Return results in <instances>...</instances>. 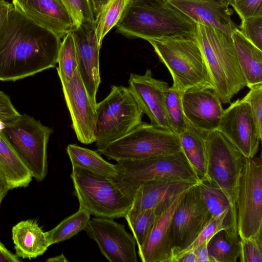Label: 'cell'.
Segmentation results:
<instances>
[{
    "mask_svg": "<svg viewBox=\"0 0 262 262\" xmlns=\"http://www.w3.org/2000/svg\"><path fill=\"white\" fill-rule=\"evenodd\" d=\"M158 214L156 208L147 209L135 213H127L125 218L138 247L145 241Z\"/></svg>",
    "mask_w": 262,
    "mask_h": 262,
    "instance_id": "836d02e7",
    "label": "cell"
},
{
    "mask_svg": "<svg viewBox=\"0 0 262 262\" xmlns=\"http://www.w3.org/2000/svg\"><path fill=\"white\" fill-rule=\"evenodd\" d=\"M207 249L211 262H236L240 251L238 233L220 230L208 241Z\"/></svg>",
    "mask_w": 262,
    "mask_h": 262,
    "instance_id": "83f0119b",
    "label": "cell"
},
{
    "mask_svg": "<svg viewBox=\"0 0 262 262\" xmlns=\"http://www.w3.org/2000/svg\"><path fill=\"white\" fill-rule=\"evenodd\" d=\"M207 243H204L194 249L197 257V262H211L208 251Z\"/></svg>",
    "mask_w": 262,
    "mask_h": 262,
    "instance_id": "b9f144b4",
    "label": "cell"
},
{
    "mask_svg": "<svg viewBox=\"0 0 262 262\" xmlns=\"http://www.w3.org/2000/svg\"><path fill=\"white\" fill-rule=\"evenodd\" d=\"M61 43L13 7L0 28V81H16L55 67Z\"/></svg>",
    "mask_w": 262,
    "mask_h": 262,
    "instance_id": "6da1fadb",
    "label": "cell"
},
{
    "mask_svg": "<svg viewBox=\"0 0 262 262\" xmlns=\"http://www.w3.org/2000/svg\"><path fill=\"white\" fill-rule=\"evenodd\" d=\"M129 0H108L95 18L96 34L99 45L119 21Z\"/></svg>",
    "mask_w": 262,
    "mask_h": 262,
    "instance_id": "f546056e",
    "label": "cell"
},
{
    "mask_svg": "<svg viewBox=\"0 0 262 262\" xmlns=\"http://www.w3.org/2000/svg\"><path fill=\"white\" fill-rule=\"evenodd\" d=\"M198 186L211 216H219L226 211L236 213V208L231 205L226 195L217 186L207 181H201Z\"/></svg>",
    "mask_w": 262,
    "mask_h": 262,
    "instance_id": "1f68e13d",
    "label": "cell"
},
{
    "mask_svg": "<svg viewBox=\"0 0 262 262\" xmlns=\"http://www.w3.org/2000/svg\"><path fill=\"white\" fill-rule=\"evenodd\" d=\"M118 173L112 179L132 199L143 183L161 178H177L201 182L182 150L178 152L137 160H119Z\"/></svg>",
    "mask_w": 262,
    "mask_h": 262,
    "instance_id": "52a82bcc",
    "label": "cell"
},
{
    "mask_svg": "<svg viewBox=\"0 0 262 262\" xmlns=\"http://www.w3.org/2000/svg\"><path fill=\"white\" fill-rule=\"evenodd\" d=\"M13 8L60 39L74 27L72 17L61 0H12Z\"/></svg>",
    "mask_w": 262,
    "mask_h": 262,
    "instance_id": "d6986e66",
    "label": "cell"
},
{
    "mask_svg": "<svg viewBox=\"0 0 262 262\" xmlns=\"http://www.w3.org/2000/svg\"><path fill=\"white\" fill-rule=\"evenodd\" d=\"M18 257L9 251L0 242V262H19Z\"/></svg>",
    "mask_w": 262,
    "mask_h": 262,
    "instance_id": "60d3db41",
    "label": "cell"
},
{
    "mask_svg": "<svg viewBox=\"0 0 262 262\" xmlns=\"http://www.w3.org/2000/svg\"><path fill=\"white\" fill-rule=\"evenodd\" d=\"M243 98L249 104L258 132L262 136V83L251 86Z\"/></svg>",
    "mask_w": 262,
    "mask_h": 262,
    "instance_id": "74e56055",
    "label": "cell"
},
{
    "mask_svg": "<svg viewBox=\"0 0 262 262\" xmlns=\"http://www.w3.org/2000/svg\"><path fill=\"white\" fill-rule=\"evenodd\" d=\"M169 87L167 82L154 78L150 69L142 75L131 73L128 79V89L143 114L149 118L150 124L173 132L168 123L164 105L165 92Z\"/></svg>",
    "mask_w": 262,
    "mask_h": 262,
    "instance_id": "e0dca14e",
    "label": "cell"
},
{
    "mask_svg": "<svg viewBox=\"0 0 262 262\" xmlns=\"http://www.w3.org/2000/svg\"><path fill=\"white\" fill-rule=\"evenodd\" d=\"M13 7L12 4L5 0L0 1V28L6 19L9 11Z\"/></svg>",
    "mask_w": 262,
    "mask_h": 262,
    "instance_id": "7bdbcfd3",
    "label": "cell"
},
{
    "mask_svg": "<svg viewBox=\"0 0 262 262\" xmlns=\"http://www.w3.org/2000/svg\"><path fill=\"white\" fill-rule=\"evenodd\" d=\"M197 27L196 39L213 82V92L222 104L231 103L234 95L247 86L231 35L202 24Z\"/></svg>",
    "mask_w": 262,
    "mask_h": 262,
    "instance_id": "277c9868",
    "label": "cell"
},
{
    "mask_svg": "<svg viewBox=\"0 0 262 262\" xmlns=\"http://www.w3.org/2000/svg\"><path fill=\"white\" fill-rule=\"evenodd\" d=\"M182 150L179 136L142 122L125 136L97 149L110 160H137Z\"/></svg>",
    "mask_w": 262,
    "mask_h": 262,
    "instance_id": "9c48e42d",
    "label": "cell"
},
{
    "mask_svg": "<svg viewBox=\"0 0 262 262\" xmlns=\"http://www.w3.org/2000/svg\"><path fill=\"white\" fill-rule=\"evenodd\" d=\"M61 82L72 127L78 140L84 144L94 143L96 106L87 92L77 69L69 82Z\"/></svg>",
    "mask_w": 262,
    "mask_h": 262,
    "instance_id": "2e32d148",
    "label": "cell"
},
{
    "mask_svg": "<svg viewBox=\"0 0 262 262\" xmlns=\"http://www.w3.org/2000/svg\"><path fill=\"white\" fill-rule=\"evenodd\" d=\"M47 261L50 262H64L68 261L69 260L66 258L63 254H61L55 257H51L47 259Z\"/></svg>",
    "mask_w": 262,
    "mask_h": 262,
    "instance_id": "7dc6e473",
    "label": "cell"
},
{
    "mask_svg": "<svg viewBox=\"0 0 262 262\" xmlns=\"http://www.w3.org/2000/svg\"><path fill=\"white\" fill-rule=\"evenodd\" d=\"M90 213L82 207L51 230L46 232L50 246L67 240L85 230L91 219Z\"/></svg>",
    "mask_w": 262,
    "mask_h": 262,
    "instance_id": "f1b7e54d",
    "label": "cell"
},
{
    "mask_svg": "<svg viewBox=\"0 0 262 262\" xmlns=\"http://www.w3.org/2000/svg\"><path fill=\"white\" fill-rule=\"evenodd\" d=\"M66 149L72 167H80L110 179L118 174L115 164L107 162L94 150L76 144H69Z\"/></svg>",
    "mask_w": 262,
    "mask_h": 262,
    "instance_id": "4316f807",
    "label": "cell"
},
{
    "mask_svg": "<svg viewBox=\"0 0 262 262\" xmlns=\"http://www.w3.org/2000/svg\"><path fill=\"white\" fill-rule=\"evenodd\" d=\"M94 131L97 149L125 136L142 122L143 113L128 88L112 85L96 106Z\"/></svg>",
    "mask_w": 262,
    "mask_h": 262,
    "instance_id": "5b68a950",
    "label": "cell"
},
{
    "mask_svg": "<svg viewBox=\"0 0 262 262\" xmlns=\"http://www.w3.org/2000/svg\"><path fill=\"white\" fill-rule=\"evenodd\" d=\"M209 182L220 188L236 208L238 183L246 158L218 129L206 135Z\"/></svg>",
    "mask_w": 262,
    "mask_h": 262,
    "instance_id": "30bf717a",
    "label": "cell"
},
{
    "mask_svg": "<svg viewBox=\"0 0 262 262\" xmlns=\"http://www.w3.org/2000/svg\"><path fill=\"white\" fill-rule=\"evenodd\" d=\"M20 114L13 105L10 98L4 92L0 91V120L9 122L18 117Z\"/></svg>",
    "mask_w": 262,
    "mask_h": 262,
    "instance_id": "ab89813d",
    "label": "cell"
},
{
    "mask_svg": "<svg viewBox=\"0 0 262 262\" xmlns=\"http://www.w3.org/2000/svg\"><path fill=\"white\" fill-rule=\"evenodd\" d=\"M240 239L262 231V158H246L238 183L235 203Z\"/></svg>",
    "mask_w": 262,
    "mask_h": 262,
    "instance_id": "8fae6325",
    "label": "cell"
},
{
    "mask_svg": "<svg viewBox=\"0 0 262 262\" xmlns=\"http://www.w3.org/2000/svg\"><path fill=\"white\" fill-rule=\"evenodd\" d=\"M185 116L190 125L205 134L218 129L224 109L218 96L208 89H192L182 95Z\"/></svg>",
    "mask_w": 262,
    "mask_h": 262,
    "instance_id": "ffe728a7",
    "label": "cell"
},
{
    "mask_svg": "<svg viewBox=\"0 0 262 262\" xmlns=\"http://www.w3.org/2000/svg\"><path fill=\"white\" fill-rule=\"evenodd\" d=\"M201 182L177 178H161L145 182L136 189L132 207L127 213L156 208L159 215L180 194Z\"/></svg>",
    "mask_w": 262,
    "mask_h": 262,
    "instance_id": "ac0fdd59",
    "label": "cell"
},
{
    "mask_svg": "<svg viewBox=\"0 0 262 262\" xmlns=\"http://www.w3.org/2000/svg\"><path fill=\"white\" fill-rule=\"evenodd\" d=\"M122 35L147 40L170 37L196 39L197 24L168 0H129L116 25Z\"/></svg>",
    "mask_w": 262,
    "mask_h": 262,
    "instance_id": "7a4b0ae2",
    "label": "cell"
},
{
    "mask_svg": "<svg viewBox=\"0 0 262 262\" xmlns=\"http://www.w3.org/2000/svg\"><path fill=\"white\" fill-rule=\"evenodd\" d=\"M246 158L256 155L261 140L249 104L243 98L224 110L217 129Z\"/></svg>",
    "mask_w": 262,
    "mask_h": 262,
    "instance_id": "5bb4252c",
    "label": "cell"
},
{
    "mask_svg": "<svg viewBox=\"0 0 262 262\" xmlns=\"http://www.w3.org/2000/svg\"><path fill=\"white\" fill-rule=\"evenodd\" d=\"M174 262H197L195 249L188 251L176 258Z\"/></svg>",
    "mask_w": 262,
    "mask_h": 262,
    "instance_id": "f6af8a7d",
    "label": "cell"
},
{
    "mask_svg": "<svg viewBox=\"0 0 262 262\" xmlns=\"http://www.w3.org/2000/svg\"><path fill=\"white\" fill-rule=\"evenodd\" d=\"M262 231L248 238L240 239L241 262H262Z\"/></svg>",
    "mask_w": 262,
    "mask_h": 262,
    "instance_id": "d590c367",
    "label": "cell"
},
{
    "mask_svg": "<svg viewBox=\"0 0 262 262\" xmlns=\"http://www.w3.org/2000/svg\"><path fill=\"white\" fill-rule=\"evenodd\" d=\"M5 124L4 122L0 120V132H1L5 127Z\"/></svg>",
    "mask_w": 262,
    "mask_h": 262,
    "instance_id": "c3c4849f",
    "label": "cell"
},
{
    "mask_svg": "<svg viewBox=\"0 0 262 262\" xmlns=\"http://www.w3.org/2000/svg\"><path fill=\"white\" fill-rule=\"evenodd\" d=\"M167 68L172 85L181 92L192 89L213 91L214 86L202 51L194 38L170 37L147 40Z\"/></svg>",
    "mask_w": 262,
    "mask_h": 262,
    "instance_id": "3957f363",
    "label": "cell"
},
{
    "mask_svg": "<svg viewBox=\"0 0 262 262\" xmlns=\"http://www.w3.org/2000/svg\"><path fill=\"white\" fill-rule=\"evenodd\" d=\"M16 255L23 258H34L42 255L50 246L46 232L36 221H22L12 229Z\"/></svg>",
    "mask_w": 262,
    "mask_h": 262,
    "instance_id": "603a6c76",
    "label": "cell"
},
{
    "mask_svg": "<svg viewBox=\"0 0 262 262\" xmlns=\"http://www.w3.org/2000/svg\"><path fill=\"white\" fill-rule=\"evenodd\" d=\"M77 58V70L87 92L96 106V95L101 78L99 72V45L95 23H83L71 31Z\"/></svg>",
    "mask_w": 262,
    "mask_h": 262,
    "instance_id": "9a60e30c",
    "label": "cell"
},
{
    "mask_svg": "<svg viewBox=\"0 0 262 262\" xmlns=\"http://www.w3.org/2000/svg\"><path fill=\"white\" fill-rule=\"evenodd\" d=\"M187 191L157 215L144 244L138 247V255L142 261L171 262L172 247L169 238L170 224L179 203Z\"/></svg>",
    "mask_w": 262,
    "mask_h": 262,
    "instance_id": "7402d4cb",
    "label": "cell"
},
{
    "mask_svg": "<svg viewBox=\"0 0 262 262\" xmlns=\"http://www.w3.org/2000/svg\"><path fill=\"white\" fill-rule=\"evenodd\" d=\"M198 185L186 192L172 215L169 232L172 255L189 245L211 217Z\"/></svg>",
    "mask_w": 262,
    "mask_h": 262,
    "instance_id": "7c38bea8",
    "label": "cell"
},
{
    "mask_svg": "<svg viewBox=\"0 0 262 262\" xmlns=\"http://www.w3.org/2000/svg\"><path fill=\"white\" fill-rule=\"evenodd\" d=\"M238 30L252 43L262 50V16L241 19Z\"/></svg>",
    "mask_w": 262,
    "mask_h": 262,
    "instance_id": "8d00e7d4",
    "label": "cell"
},
{
    "mask_svg": "<svg viewBox=\"0 0 262 262\" xmlns=\"http://www.w3.org/2000/svg\"><path fill=\"white\" fill-rule=\"evenodd\" d=\"M85 230L109 261H138L136 240L123 224L112 219L96 217L90 220Z\"/></svg>",
    "mask_w": 262,
    "mask_h": 262,
    "instance_id": "4fadbf2b",
    "label": "cell"
},
{
    "mask_svg": "<svg viewBox=\"0 0 262 262\" xmlns=\"http://www.w3.org/2000/svg\"><path fill=\"white\" fill-rule=\"evenodd\" d=\"M196 24L214 27L231 35L238 29L231 18L229 0H168Z\"/></svg>",
    "mask_w": 262,
    "mask_h": 262,
    "instance_id": "44dd1931",
    "label": "cell"
},
{
    "mask_svg": "<svg viewBox=\"0 0 262 262\" xmlns=\"http://www.w3.org/2000/svg\"><path fill=\"white\" fill-rule=\"evenodd\" d=\"M231 37L247 86L262 83V50L249 41L238 29L232 32Z\"/></svg>",
    "mask_w": 262,
    "mask_h": 262,
    "instance_id": "cb8c5ba5",
    "label": "cell"
},
{
    "mask_svg": "<svg viewBox=\"0 0 262 262\" xmlns=\"http://www.w3.org/2000/svg\"><path fill=\"white\" fill-rule=\"evenodd\" d=\"M9 190L10 188L9 183L0 169V207L3 199Z\"/></svg>",
    "mask_w": 262,
    "mask_h": 262,
    "instance_id": "ee69618b",
    "label": "cell"
},
{
    "mask_svg": "<svg viewBox=\"0 0 262 262\" xmlns=\"http://www.w3.org/2000/svg\"><path fill=\"white\" fill-rule=\"evenodd\" d=\"M71 178L79 207L96 217H124L133 199L114 182L83 168L72 167Z\"/></svg>",
    "mask_w": 262,
    "mask_h": 262,
    "instance_id": "8992f818",
    "label": "cell"
},
{
    "mask_svg": "<svg viewBox=\"0 0 262 262\" xmlns=\"http://www.w3.org/2000/svg\"><path fill=\"white\" fill-rule=\"evenodd\" d=\"M0 169L6 177L10 189L26 187L32 176L0 132Z\"/></svg>",
    "mask_w": 262,
    "mask_h": 262,
    "instance_id": "484cf974",
    "label": "cell"
},
{
    "mask_svg": "<svg viewBox=\"0 0 262 262\" xmlns=\"http://www.w3.org/2000/svg\"><path fill=\"white\" fill-rule=\"evenodd\" d=\"M230 5L241 19L262 16V0H230Z\"/></svg>",
    "mask_w": 262,
    "mask_h": 262,
    "instance_id": "f35d334b",
    "label": "cell"
},
{
    "mask_svg": "<svg viewBox=\"0 0 262 262\" xmlns=\"http://www.w3.org/2000/svg\"><path fill=\"white\" fill-rule=\"evenodd\" d=\"M0 1H2V0H0Z\"/></svg>",
    "mask_w": 262,
    "mask_h": 262,
    "instance_id": "681fc988",
    "label": "cell"
},
{
    "mask_svg": "<svg viewBox=\"0 0 262 262\" xmlns=\"http://www.w3.org/2000/svg\"><path fill=\"white\" fill-rule=\"evenodd\" d=\"M2 133L37 181L48 172L47 146L52 128L26 114L5 123Z\"/></svg>",
    "mask_w": 262,
    "mask_h": 262,
    "instance_id": "ba28073f",
    "label": "cell"
},
{
    "mask_svg": "<svg viewBox=\"0 0 262 262\" xmlns=\"http://www.w3.org/2000/svg\"><path fill=\"white\" fill-rule=\"evenodd\" d=\"M69 11L75 27L83 23H95L91 0H61Z\"/></svg>",
    "mask_w": 262,
    "mask_h": 262,
    "instance_id": "e575fe53",
    "label": "cell"
},
{
    "mask_svg": "<svg viewBox=\"0 0 262 262\" xmlns=\"http://www.w3.org/2000/svg\"><path fill=\"white\" fill-rule=\"evenodd\" d=\"M206 134L188 123L186 130L179 136L182 150L200 180L209 182L205 146Z\"/></svg>",
    "mask_w": 262,
    "mask_h": 262,
    "instance_id": "d4e9b609",
    "label": "cell"
},
{
    "mask_svg": "<svg viewBox=\"0 0 262 262\" xmlns=\"http://www.w3.org/2000/svg\"><path fill=\"white\" fill-rule=\"evenodd\" d=\"M62 39L58 55L57 71L61 82H68L71 80L77 69V58L71 32Z\"/></svg>",
    "mask_w": 262,
    "mask_h": 262,
    "instance_id": "d6a6232c",
    "label": "cell"
},
{
    "mask_svg": "<svg viewBox=\"0 0 262 262\" xmlns=\"http://www.w3.org/2000/svg\"><path fill=\"white\" fill-rule=\"evenodd\" d=\"M95 18L108 0H91Z\"/></svg>",
    "mask_w": 262,
    "mask_h": 262,
    "instance_id": "bcb514c9",
    "label": "cell"
},
{
    "mask_svg": "<svg viewBox=\"0 0 262 262\" xmlns=\"http://www.w3.org/2000/svg\"><path fill=\"white\" fill-rule=\"evenodd\" d=\"M182 95V93L169 86L165 92L164 99L165 109L170 127L178 135L186 130L188 125L183 109Z\"/></svg>",
    "mask_w": 262,
    "mask_h": 262,
    "instance_id": "4dcf8cb0",
    "label": "cell"
}]
</instances>
